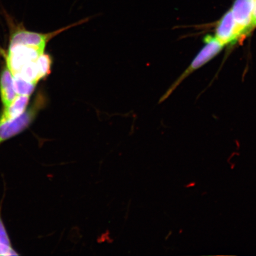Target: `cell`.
<instances>
[{
  "instance_id": "obj_10",
  "label": "cell",
  "mask_w": 256,
  "mask_h": 256,
  "mask_svg": "<svg viewBox=\"0 0 256 256\" xmlns=\"http://www.w3.org/2000/svg\"><path fill=\"white\" fill-rule=\"evenodd\" d=\"M2 204L0 207V244L12 247V243L10 238L7 229L6 228L4 222L2 219Z\"/></svg>"
},
{
  "instance_id": "obj_8",
  "label": "cell",
  "mask_w": 256,
  "mask_h": 256,
  "mask_svg": "<svg viewBox=\"0 0 256 256\" xmlns=\"http://www.w3.org/2000/svg\"><path fill=\"white\" fill-rule=\"evenodd\" d=\"M14 88L18 96H31L38 84L26 81L18 76H14Z\"/></svg>"
},
{
  "instance_id": "obj_4",
  "label": "cell",
  "mask_w": 256,
  "mask_h": 256,
  "mask_svg": "<svg viewBox=\"0 0 256 256\" xmlns=\"http://www.w3.org/2000/svg\"><path fill=\"white\" fill-rule=\"evenodd\" d=\"M254 0H236L231 9L241 40L254 30L252 26Z\"/></svg>"
},
{
  "instance_id": "obj_12",
  "label": "cell",
  "mask_w": 256,
  "mask_h": 256,
  "mask_svg": "<svg viewBox=\"0 0 256 256\" xmlns=\"http://www.w3.org/2000/svg\"><path fill=\"white\" fill-rule=\"evenodd\" d=\"M254 11H252V26L254 28H256V0H254Z\"/></svg>"
},
{
  "instance_id": "obj_2",
  "label": "cell",
  "mask_w": 256,
  "mask_h": 256,
  "mask_svg": "<svg viewBox=\"0 0 256 256\" xmlns=\"http://www.w3.org/2000/svg\"><path fill=\"white\" fill-rule=\"evenodd\" d=\"M97 16H92L91 17L82 19L75 24L49 34L36 33V32L27 30L26 28H20V26H18L17 30H15L12 34L9 48L19 46H27L36 48V49L44 52L48 44L53 38L70 28L88 23L92 20V18L97 17Z\"/></svg>"
},
{
  "instance_id": "obj_7",
  "label": "cell",
  "mask_w": 256,
  "mask_h": 256,
  "mask_svg": "<svg viewBox=\"0 0 256 256\" xmlns=\"http://www.w3.org/2000/svg\"><path fill=\"white\" fill-rule=\"evenodd\" d=\"M30 100V96H18L8 108L2 110L0 114V124L20 116L27 110Z\"/></svg>"
},
{
  "instance_id": "obj_6",
  "label": "cell",
  "mask_w": 256,
  "mask_h": 256,
  "mask_svg": "<svg viewBox=\"0 0 256 256\" xmlns=\"http://www.w3.org/2000/svg\"><path fill=\"white\" fill-rule=\"evenodd\" d=\"M0 95L3 110L8 108L18 96L14 88V75L6 62L0 76Z\"/></svg>"
},
{
  "instance_id": "obj_9",
  "label": "cell",
  "mask_w": 256,
  "mask_h": 256,
  "mask_svg": "<svg viewBox=\"0 0 256 256\" xmlns=\"http://www.w3.org/2000/svg\"><path fill=\"white\" fill-rule=\"evenodd\" d=\"M38 72L40 80L46 78L51 72L52 66V60L49 55L44 54L37 60Z\"/></svg>"
},
{
  "instance_id": "obj_3",
  "label": "cell",
  "mask_w": 256,
  "mask_h": 256,
  "mask_svg": "<svg viewBox=\"0 0 256 256\" xmlns=\"http://www.w3.org/2000/svg\"><path fill=\"white\" fill-rule=\"evenodd\" d=\"M204 41L206 46L195 57L190 67L182 74L180 78L176 80L168 89V90L166 92V94L162 96L159 100L158 104H161L167 100L185 79H186L192 73L214 59L222 52L224 48L225 47L216 39L215 36H210V35H208L204 38Z\"/></svg>"
},
{
  "instance_id": "obj_1",
  "label": "cell",
  "mask_w": 256,
  "mask_h": 256,
  "mask_svg": "<svg viewBox=\"0 0 256 256\" xmlns=\"http://www.w3.org/2000/svg\"><path fill=\"white\" fill-rule=\"evenodd\" d=\"M48 103L46 96L42 91L35 98L30 106L15 119L0 124V146L27 130Z\"/></svg>"
},
{
  "instance_id": "obj_11",
  "label": "cell",
  "mask_w": 256,
  "mask_h": 256,
  "mask_svg": "<svg viewBox=\"0 0 256 256\" xmlns=\"http://www.w3.org/2000/svg\"><path fill=\"white\" fill-rule=\"evenodd\" d=\"M19 254L14 248L0 244V256H18Z\"/></svg>"
},
{
  "instance_id": "obj_5",
  "label": "cell",
  "mask_w": 256,
  "mask_h": 256,
  "mask_svg": "<svg viewBox=\"0 0 256 256\" xmlns=\"http://www.w3.org/2000/svg\"><path fill=\"white\" fill-rule=\"evenodd\" d=\"M215 37L224 46L235 44L241 40L232 10L227 12L218 22Z\"/></svg>"
}]
</instances>
